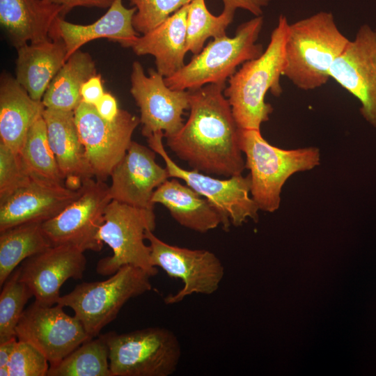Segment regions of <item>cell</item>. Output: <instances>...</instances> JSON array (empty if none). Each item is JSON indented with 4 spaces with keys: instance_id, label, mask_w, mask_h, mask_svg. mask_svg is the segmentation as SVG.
<instances>
[{
    "instance_id": "5bb4252c",
    "label": "cell",
    "mask_w": 376,
    "mask_h": 376,
    "mask_svg": "<svg viewBox=\"0 0 376 376\" xmlns=\"http://www.w3.org/2000/svg\"><path fill=\"white\" fill-rule=\"evenodd\" d=\"M18 340L31 344L47 358L50 366L59 363L86 340L92 338L81 322L56 304L36 301L26 308L15 328Z\"/></svg>"
},
{
    "instance_id": "d6986e66",
    "label": "cell",
    "mask_w": 376,
    "mask_h": 376,
    "mask_svg": "<svg viewBox=\"0 0 376 376\" xmlns=\"http://www.w3.org/2000/svg\"><path fill=\"white\" fill-rule=\"evenodd\" d=\"M61 6L47 0H0V23L16 48L29 43L59 38Z\"/></svg>"
},
{
    "instance_id": "6da1fadb",
    "label": "cell",
    "mask_w": 376,
    "mask_h": 376,
    "mask_svg": "<svg viewBox=\"0 0 376 376\" xmlns=\"http://www.w3.org/2000/svg\"><path fill=\"white\" fill-rule=\"evenodd\" d=\"M226 87V83L210 84L188 90L189 118L166 139L167 146L193 169L230 178L242 174L246 165Z\"/></svg>"
},
{
    "instance_id": "e0dca14e",
    "label": "cell",
    "mask_w": 376,
    "mask_h": 376,
    "mask_svg": "<svg viewBox=\"0 0 376 376\" xmlns=\"http://www.w3.org/2000/svg\"><path fill=\"white\" fill-rule=\"evenodd\" d=\"M155 154L150 147L132 141L111 173L109 190L112 200L154 211V191L170 178L166 166L157 163Z\"/></svg>"
},
{
    "instance_id": "2e32d148",
    "label": "cell",
    "mask_w": 376,
    "mask_h": 376,
    "mask_svg": "<svg viewBox=\"0 0 376 376\" xmlns=\"http://www.w3.org/2000/svg\"><path fill=\"white\" fill-rule=\"evenodd\" d=\"M84 252L70 244L52 245L23 262L19 279L28 285L35 301L56 304L63 284L69 279L83 278L87 263Z\"/></svg>"
},
{
    "instance_id": "8d00e7d4",
    "label": "cell",
    "mask_w": 376,
    "mask_h": 376,
    "mask_svg": "<svg viewBox=\"0 0 376 376\" xmlns=\"http://www.w3.org/2000/svg\"><path fill=\"white\" fill-rule=\"evenodd\" d=\"M61 6L63 16L76 7L108 8L113 0H47Z\"/></svg>"
},
{
    "instance_id": "603a6c76",
    "label": "cell",
    "mask_w": 376,
    "mask_h": 376,
    "mask_svg": "<svg viewBox=\"0 0 376 376\" xmlns=\"http://www.w3.org/2000/svg\"><path fill=\"white\" fill-rule=\"evenodd\" d=\"M45 107L31 97L10 74L0 78V142L19 153L27 134Z\"/></svg>"
},
{
    "instance_id": "e575fe53",
    "label": "cell",
    "mask_w": 376,
    "mask_h": 376,
    "mask_svg": "<svg viewBox=\"0 0 376 376\" xmlns=\"http://www.w3.org/2000/svg\"><path fill=\"white\" fill-rule=\"evenodd\" d=\"M104 93L101 75L97 74L83 84L81 88V101L95 106Z\"/></svg>"
},
{
    "instance_id": "9a60e30c",
    "label": "cell",
    "mask_w": 376,
    "mask_h": 376,
    "mask_svg": "<svg viewBox=\"0 0 376 376\" xmlns=\"http://www.w3.org/2000/svg\"><path fill=\"white\" fill-rule=\"evenodd\" d=\"M330 77L359 100L361 115L376 128V29L360 26L333 63Z\"/></svg>"
},
{
    "instance_id": "4dcf8cb0",
    "label": "cell",
    "mask_w": 376,
    "mask_h": 376,
    "mask_svg": "<svg viewBox=\"0 0 376 376\" xmlns=\"http://www.w3.org/2000/svg\"><path fill=\"white\" fill-rule=\"evenodd\" d=\"M17 267L2 285L0 294V343L16 336L15 328L28 300L33 297L28 285L19 279Z\"/></svg>"
},
{
    "instance_id": "d590c367",
    "label": "cell",
    "mask_w": 376,
    "mask_h": 376,
    "mask_svg": "<svg viewBox=\"0 0 376 376\" xmlns=\"http://www.w3.org/2000/svg\"><path fill=\"white\" fill-rule=\"evenodd\" d=\"M225 11L235 13L238 8L246 10L255 16H261L263 8L271 0H221Z\"/></svg>"
},
{
    "instance_id": "484cf974",
    "label": "cell",
    "mask_w": 376,
    "mask_h": 376,
    "mask_svg": "<svg viewBox=\"0 0 376 376\" xmlns=\"http://www.w3.org/2000/svg\"><path fill=\"white\" fill-rule=\"evenodd\" d=\"M97 75L95 64L91 56L77 50L65 61L54 77L42 102L45 109L74 111L81 102L83 84Z\"/></svg>"
},
{
    "instance_id": "ffe728a7",
    "label": "cell",
    "mask_w": 376,
    "mask_h": 376,
    "mask_svg": "<svg viewBox=\"0 0 376 376\" xmlns=\"http://www.w3.org/2000/svg\"><path fill=\"white\" fill-rule=\"evenodd\" d=\"M42 116L65 185L78 189L85 180L94 176L79 136L74 111L45 109Z\"/></svg>"
},
{
    "instance_id": "f546056e",
    "label": "cell",
    "mask_w": 376,
    "mask_h": 376,
    "mask_svg": "<svg viewBox=\"0 0 376 376\" xmlns=\"http://www.w3.org/2000/svg\"><path fill=\"white\" fill-rule=\"evenodd\" d=\"M234 15V13L223 10L219 15L215 16L207 10L205 0L191 1L188 4L187 16V52L196 55L203 49L209 38L226 36V31Z\"/></svg>"
},
{
    "instance_id": "4316f807",
    "label": "cell",
    "mask_w": 376,
    "mask_h": 376,
    "mask_svg": "<svg viewBox=\"0 0 376 376\" xmlns=\"http://www.w3.org/2000/svg\"><path fill=\"white\" fill-rule=\"evenodd\" d=\"M51 246L42 223L24 224L0 232L1 288L22 262Z\"/></svg>"
},
{
    "instance_id": "4fadbf2b",
    "label": "cell",
    "mask_w": 376,
    "mask_h": 376,
    "mask_svg": "<svg viewBox=\"0 0 376 376\" xmlns=\"http://www.w3.org/2000/svg\"><path fill=\"white\" fill-rule=\"evenodd\" d=\"M130 93L140 109L141 133L148 138L162 132L167 138L183 126L182 115L190 108L189 91L173 90L157 70H149L147 76L142 65L134 61L130 75Z\"/></svg>"
},
{
    "instance_id": "5b68a950",
    "label": "cell",
    "mask_w": 376,
    "mask_h": 376,
    "mask_svg": "<svg viewBox=\"0 0 376 376\" xmlns=\"http://www.w3.org/2000/svg\"><path fill=\"white\" fill-rule=\"evenodd\" d=\"M263 26V16H255L240 24L233 37L214 38L179 71L164 78L165 84L173 90H193L226 83L237 66L264 52L263 45L257 42Z\"/></svg>"
},
{
    "instance_id": "d6a6232c",
    "label": "cell",
    "mask_w": 376,
    "mask_h": 376,
    "mask_svg": "<svg viewBox=\"0 0 376 376\" xmlns=\"http://www.w3.org/2000/svg\"><path fill=\"white\" fill-rule=\"evenodd\" d=\"M49 363L34 346L18 340L8 364L9 376H46Z\"/></svg>"
},
{
    "instance_id": "7c38bea8",
    "label": "cell",
    "mask_w": 376,
    "mask_h": 376,
    "mask_svg": "<svg viewBox=\"0 0 376 376\" xmlns=\"http://www.w3.org/2000/svg\"><path fill=\"white\" fill-rule=\"evenodd\" d=\"M111 201L109 185L89 178L83 182L80 195L56 216L42 223V229L52 245L70 244L84 251H100L103 244L97 235Z\"/></svg>"
},
{
    "instance_id": "ac0fdd59",
    "label": "cell",
    "mask_w": 376,
    "mask_h": 376,
    "mask_svg": "<svg viewBox=\"0 0 376 376\" xmlns=\"http://www.w3.org/2000/svg\"><path fill=\"white\" fill-rule=\"evenodd\" d=\"M81 192V187L72 189L31 177L0 198V232L24 224L43 223L60 213Z\"/></svg>"
},
{
    "instance_id": "83f0119b",
    "label": "cell",
    "mask_w": 376,
    "mask_h": 376,
    "mask_svg": "<svg viewBox=\"0 0 376 376\" xmlns=\"http://www.w3.org/2000/svg\"><path fill=\"white\" fill-rule=\"evenodd\" d=\"M18 154L24 169L32 178L53 184L65 185V180L49 143L42 116L31 127Z\"/></svg>"
},
{
    "instance_id": "44dd1931",
    "label": "cell",
    "mask_w": 376,
    "mask_h": 376,
    "mask_svg": "<svg viewBox=\"0 0 376 376\" xmlns=\"http://www.w3.org/2000/svg\"><path fill=\"white\" fill-rule=\"evenodd\" d=\"M136 12L134 6L127 8L123 0H113L104 15L92 24H77L60 19L57 32L65 44L67 59L84 44L99 38H107L131 48L139 36L133 26Z\"/></svg>"
},
{
    "instance_id": "277c9868",
    "label": "cell",
    "mask_w": 376,
    "mask_h": 376,
    "mask_svg": "<svg viewBox=\"0 0 376 376\" xmlns=\"http://www.w3.org/2000/svg\"><path fill=\"white\" fill-rule=\"evenodd\" d=\"M239 143L250 171L251 197L265 212L279 209L282 187L291 175L311 170L320 162L318 148L282 149L268 143L260 130L240 129Z\"/></svg>"
},
{
    "instance_id": "3957f363",
    "label": "cell",
    "mask_w": 376,
    "mask_h": 376,
    "mask_svg": "<svg viewBox=\"0 0 376 376\" xmlns=\"http://www.w3.org/2000/svg\"><path fill=\"white\" fill-rule=\"evenodd\" d=\"M349 40L330 12L321 11L289 24L283 76L304 91L324 86L331 78L333 63Z\"/></svg>"
},
{
    "instance_id": "52a82bcc",
    "label": "cell",
    "mask_w": 376,
    "mask_h": 376,
    "mask_svg": "<svg viewBox=\"0 0 376 376\" xmlns=\"http://www.w3.org/2000/svg\"><path fill=\"white\" fill-rule=\"evenodd\" d=\"M102 335L108 345L112 376H169L177 370L181 345L177 336L166 328Z\"/></svg>"
},
{
    "instance_id": "836d02e7",
    "label": "cell",
    "mask_w": 376,
    "mask_h": 376,
    "mask_svg": "<svg viewBox=\"0 0 376 376\" xmlns=\"http://www.w3.org/2000/svg\"><path fill=\"white\" fill-rule=\"evenodd\" d=\"M30 178L19 154L0 142V198L11 194Z\"/></svg>"
},
{
    "instance_id": "7402d4cb",
    "label": "cell",
    "mask_w": 376,
    "mask_h": 376,
    "mask_svg": "<svg viewBox=\"0 0 376 376\" xmlns=\"http://www.w3.org/2000/svg\"><path fill=\"white\" fill-rule=\"evenodd\" d=\"M187 11L188 4L155 29L138 36L131 47L136 55L153 56L157 71L164 78L185 65Z\"/></svg>"
},
{
    "instance_id": "f1b7e54d",
    "label": "cell",
    "mask_w": 376,
    "mask_h": 376,
    "mask_svg": "<svg viewBox=\"0 0 376 376\" xmlns=\"http://www.w3.org/2000/svg\"><path fill=\"white\" fill-rule=\"evenodd\" d=\"M47 376H112L103 336L86 340L59 363L50 366Z\"/></svg>"
},
{
    "instance_id": "74e56055",
    "label": "cell",
    "mask_w": 376,
    "mask_h": 376,
    "mask_svg": "<svg viewBox=\"0 0 376 376\" xmlns=\"http://www.w3.org/2000/svg\"><path fill=\"white\" fill-rule=\"evenodd\" d=\"M99 115L107 120H113L118 116L120 109L118 107L116 97L110 93L105 92L94 106Z\"/></svg>"
},
{
    "instance_id": "7a4b0ae2",
    "label": "cell",
    "mask_w": 376,
    "mask_h": 376,
    "mask_svg": "<svg viewBox=\"0 0 376 376\" xmlns=\"http://www.w3.org/2000/svg\"><path fill=\"white\" fill-rule=\"evenodd\" d=\"M289 23L281 15L266 49L256 58L244 63L228 79L224 91L240 129L260 130L269 119L273 107L265 102L269 91L279 97L282 93L280 78L285 67L284 46Z\"/></svg>"
},
{
    "instance_id": "ba28073f",
    "label": "cell",
    "mask_w": 376,
    "mask_h": 376,
    "mask_svg": "<svg viewBox=\"0 0 376 376\" xmlns=\"http://www.w3.org/2000/svg\"><path fill=\"white\" fill-rule=\"evenodd\" d=\"M155 228L154 211L112 200L107 207L97 239L107 244L113 254L97 262V274L112 275L122 267L132 265L151 276L156 275L158 269L151 263L150 247L144 242L146 230Z\"/></svg>"
},
{
    "instance_id": "8992f818",
    "label": "cell",
    "mask_w": 376,
    "mask_h": 376,
    "mask_svg": "<svg viewBox=\"0 0 376 376\" xmlns=\"http://www.w3.org/2000/svg\"><path fill=\"white\" fill-rule=\"evenodd\" d=\"M150 277L141 268L125 265L107 280L77 285L57 304L72 308L88 335L95 338L130 299L151 290Z\"/></svg>"
},
{
    "instance_id": "1f68e13d",
    "label": "cell",
    "mask_w": 376,
    "mask_h": 376,
    "mask_svg": "<svg viewBox=\"0 0 376 376\" xmlns=\"http://www.w3.org/2000/svg\"><path fill=\"white\" fill-rule=\"evenodd\" d=\"M136 8L133 26L144 34L159 26L182 7L193 0H128Z\"/></svg>"
},
{
    "instance_id": "f35d334b",
    "label": "cell",
    "mask_w": 376,
    "mask_h": 376,
    "mask_svg": "<svg viewBox=\"0 0 376 376\" xmlns=\"http://www.w3.org/2000/svg\"><path fill=\"white\" fill-rule=\"evenodd\" d=\"M18 339L16 336L0 343V375L9 376L8 364Z\"/></svg>"
},
{
    "instance_id": "8fae6325",
    "label": "cell",
    "mask_w": 376,
    "mask_h": 376,
    "mask_svg": "<svg viewBox=\"0 0 376 376\" xmlns=\"http://www.w3.org/2000/svg\"><path fill=\"white\" fill-rule=\"evenodd\" d=\"M150 247L152 266L182 281L176 293L164 298L166 304H175L192 294L210 295L217 292L224 279V266L212 252L169 244L158 238L151 230L146 232Z\"/></svg>"
},
{
    "instance_id": "9c48e42d",
    "label": "cell",
    "mask_w": 376,
    "mask_h": 376,
    "mask_svg": "<svg viewBox=\"0 0 376 376\" xmlns=\"http://www.w3.org/2000/svg\"><path fill=\"white\" fill-rule=\"evenodd\" d=\"M162 132L147 138L149 147L164 159L170 178H179L207 199L219 212L224 219L223 228L228 230L232 224L241 226L247 219L257 221L260 210L251 194L250 175L242 174L221 180L193 169L179 166L166 152Z\"/></svg>"
},
{
    "instance_id": "cb8c5ba5",
    "label": "cell",
    "mask_w": 376,
    "mask_h": 376,
    "mask_svg": "<svg viewBox=\"0 0 376 376\" xmlns=\"http://www.w3.org/2000/svg\"><path fill=\"white\" fill-rule=\"evenodd\" d=\"M17 50L16 77L35 100L42 101L51 81L67 61L61 38L25 44Z\"/></svg>"
},
{
    "instance_id": "30bf717a",
    "label": "cell",
    "mask_w": 376,
    "mask_h": 376,
    "mask_svg": "<svg viewBox=\"0 0 376 376\" xmlns=\"http://www.w3.org/2000/svg\"><path fill=\"white\" fill-rule=\"evenodd\" d=\"M75 120L89 166L96 180L105 182L126 154L140 118L120 109L107 120L93 105L81 102L74 111Z\"/></svg>"
},
{
    "instance_id": "d4e9b609",
    "label": "cell",
    "mask_w": 376,
    "mask_h": 376,
    "mask_svg": "<svg viewBox=\"0 0 376 376\" xmlns=\"http://www.w3.org/2000/svg\"><path fill=\"white\" fill-rule=\"evenodd\" d=\"M152 203H160L181 226L204 233L219 225L224 219L217 208L205 198L176 179L167 180L154 191Z\"/></svg>"
}]
</instances>
